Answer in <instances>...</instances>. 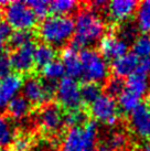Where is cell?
<instances>
[{
    "label": "cell",
    "mask_w": 150,
    "mask_h": 151,
    "mask_svg": "<svg viewBox=\"0 0 150 151\" xmlns=\"http://www.w3.org/2000/svg\"><path fill=\"white\" fill-rule=\"evenodd\" d=\"M33 39L34 33L32 32V30H17L11 34V38L9 40V44L11 47H13V50H16L18 47L25 45V44L32 43Z\"/></svg>",
    "instance_id": "cell-29"
},
{
    "label": "cell",
    "mask_w": 150,
    "mask_h": 151,
    "mask_svg": "<svg viewBox=\"0 0 150 151\" xmlns=\"http://www.w3.org/2000/svg\"><path fill=\"white\" fill-rule=\"evenodd\" d=\"M141 151H150V142H146L141 148Z\"/></svg>",
    "instance_id": "cell-36"
},
{
    "label": "cell",
    "mask_w": 150,
    "mask_h": 151,
    "mask_svg": "<svg viewBox=\"0 0 150 151\" xmlns=\"http://www.w3.org/2000/svg\"><path fill=\"white\" fill-rule=\"evenodd\" d=\"M105 24L97 13L91 9H84L79 12L75 20V32L71 44L73 47L81 50L93 45L104 38Z\"/></svg>",
    "instance_id": "cell-1"
},
{
    "label": "cell",
    "mask_w": 150,
    "mask_h": 151,
    "mask_svg": "<svg viewBox=\"0 0 150 151\" xmlns=\"http://www.w3.org/2000/svg\"><path fill=\"white\" fill-rule=\"evenodd\" d=\"M149 60H141L137 70L126 78V89L142 97L149 89Z\"/></svg>",
    "instance_id": "cell-12"
},
{
    "label": "cell",
    "mask_w": 150,
    "mask_h": 151,
    "mask_svg": "<svg viewBox=\"0 0 150 151\" xmlns=\"http://www.w3.org/2000/svg\"><path fill=\"white\" fill-rule=\"evenodd\" d=\"M133 53L138 59L147 60L150 59V35L141 34L133 43Z\"/></svg>",
    "instance_id": "cell-26"
},
{
    "label": "cell",
    "mask_w": 150,
    "mask_h": 151,
    "mask_svg": "<svg viewBox=\"0 0 150 151\" xmlns=\"http://www.w3.org/2000/svg\"><path fill=\"white\" fill-rule=\"evenodd\" d=\"M12 32V28L7 22L0 21V54L6 52L7 43H9Z\"/></svg>",
    "instance_id": "cell-33"
},
{
    "label": "cell",
    "mask_w": 150,
    "mask_h": 151,
    "mask_svg": "<svg viewBox=\"0 0 150 151\" xmlns=\"http://www.w3.org/2000/svg\"><path fill=\"white\" fill-rule=\"evenodd\" d=\"M65 67L63 65L62 61L55 60L49 65H46L44 68H42V76L44 80H51L56 81L62 80L63 77H65Z\"/></svg>",
    "instance_id": "cell-27"
},
{
    "label": "cell",
    "mask_w": 150,
    "mask_h": 151,
    "mask_svg": "<svg viewBox=\"0 0 150 151\" xmlns=\"http://www.w3.org/2000/svg\"><path fill=\"white\" fill-rule=\"evenodd\" d=\"M75 32V21L70 16L46 17L38 29L39 37L43 43L56 47H62L72 41Z\"/></svg>",
    "instance_id": "cell-2"
},
{
    "label": "cell",
    "mask_w": 150,
    "mask_h": 151,
    "mask_svg": "<svg viewBox=\"0 0 150 151\" xmlns=\"http://www.w3.org/2000/svg\"><path fill=\"white\" fill-rule=\"evenodd\" d=\"M23 84L20 74H10L4 78H0V115L8 108L14 97L18 96Z\"/></svg>",
    "instance_id": "cell-11"
},
{
    "label": "cell",
    "mask_w": 150,
    "mask_h": 151,
    "mask_svg": "<svg viewBox=\"0 0 150 151\" xmlns=\"http://www.w3.org/2000/svg\"><path fill=\"white\" fill-rule=\"evenodd\" d=\"M149 74H150V60H149Z\"/></svg>",
    "instance_id": "cell-39"
},
{
    "label": "cell",
    "mask_w": 150,
    "mask_h": 151,
    "mask_svg": "<svg viewBox=\"0 0 150 151\" xmlns=\"http://www.w3.org/2000/svg\"><path fill=\"white\" fill-rule=\"evenodd\" d=\"M35 44L34 42L25 44V45L18 47L10 54L12 68L17 72V74L29 73L34 68V52H35Z\"/></svg>",
    "instance_id": "cell-10"
},
{
    "label": "cell",
    "mask_w": 150,
    "mask_h": 151,
    "mask_svg": "<svg viewBox=\"0 0 150 151\" xmlns=\"http://www.w3.org/2000/svg\"><path fill=\"white\" fill-rule=\"evenodd\" d=\"M16 136L17 134L10 120L4 115H0V149L8 150V148L12 146Z\"/></svg>",
    "instance_id": "cell-20"
},
{
    "label": "cell",
    "mask_w": 150,
    "mask_h": 151,
    "mask_svg": "<svg viewBox=\"0 0 150 151\" xmlns=\"http://www.w3.org/2000/svg\"><path fill=\"white\" fill-rule=\"evenodd\" d=\"M97 132L98 125L95 120H88L84 126L69 128L60 151H94Z\"/></svg>",
    "instance_id": "cell-3"
},
{
    "label": "cell",
    "mask_w": 150,
    "mask_h": 151,
    "mask_svg": "<svg viewBox=\"0 0 150 151\" xmlns=\"http://www.w3.org/2000/svg\"><path fill=\"white\" fill-rule=\"evenodd\" d=\"M104 87L106 95H108L112 98L119 97L121 93L126 89V81H124V78H121V77L114 75L107 78V81L105 82Z\"/></svg>",
    "instance_id": "cell-28"
},
{
    "label": "cell",
    "mask_w": 150,
    "mask_h": 151,
    "mask_svg": "<svg viewBox=\"0 0 150 151\" xmlns=\"http://www.w3.org/2000/svg\"><path fill=\"white\" fill-rule=\"evenodd\" d=\"M137 29L138 27H135L133 23H125L120 27L119 29V33H118V37L124 40L128 43L130 42L131 40H136L137 39Z\"/></svg>",
    "instance_id": "cell-32"
},
{
    "label": "cell",
    "mask_w": 150,
    "mask_h": 151,
    "mask_svg": "<svg viewBox=\"0 0 150 151\" xmlns=\"http://www.w3.org/2000/svg\"><path fill=\"white\" fill-rule=\"evenodd\" d=\"M138 4L135 0H114L107 6L108 16L114 21H124L137 11Z\"/></svg>",
    "instance_id": "cell-15"
},
{
    "label": "cell",
    "mask_w": 150,
    "mask_h": 151,
    "mask_svg": "<svg viewBox=\"0 0 150 151\" xmlns=\"http://www.w3.org/2000/svg\"><path fill=\"white\" fill-rule=\"evenodd\" d=\"M130 126L138 137H150V104H140L130 114Z\"/></svg>",
    "instance_id": "cell-14"
},
{
    "label": "cell",
    "mask_w": 150,
    "mask_h": 151,
    "mask_svg": "<svg viewBox=\"0 0 150 151\" xmlns=\"http://www.w3.org/2000/svg\"><path fill=\"white\" fill-rule=\"evenodd\" d=\"M136 22L140 31L145 34L150 33V0L139 2L136 11Z\"/></svg>",
    "instance_id": "cell-21"
},
{
    "label": "cell",
    "mask_w": 150,
    "mask_h": 151,
    "mask_svg": "<svg viewBox=\"0 0 150 151\" xmlns=\"http://www.w3.org/2000/svg\"><path fill=\"white\" fill-rule=\"evenodd\" d=\"M37 151H49V150H45V149H40V150H37Z\"/></svg>",
    "instance_id": "cell-37"
},
{
    "label": "cell",
    "mask_w": 150,
    "mask_h": 151,
    "mask_svg": "<svg viewBox=\"0 0 150 151\" xmlns=\"http://www.w3.org/2000/svg\"><path fill=\"white\" fill-rule=\"evenodd\" d=\"M140 61L133 52H128L127 54L112 62V72L115 76L118 77H128L139 66Z\"/></svg>",
    "instance_id": "cell-17"
},
{
    "label": "cell",
    "mask_w": 150,
    "mask_h": 151,
    "mask_svg": "<svg viewBox=\"0 0 150 151\" xmlns=\"http://www.w3.org/2000/svg\"><path fill=\"white\" fill-rule=\"evenodd\" d=\"M22 96L32 106H42L50 103L46 97L42 80L35 76H28L22 84Z\"/></svg>",
    "instance_id": "cell-13"
},
{
    "label": "cell",
    "mask_w": 150,
    "mask_h": 151,
    "mask_svg": "<svg viewBox=\"0 0 150 151\" xmlns=\"http://www.w3.org/2000/svg\"><path fill=\"white\" fill-rule=\"evenodd\" d=\"M31 104L25 99L22 95H18L14 97L11 103L9 104L7 111H8L9 116L16 120H20L22 118H25L31 110Z\"/></svg>",
    "instance_id": "cell-19"
},
{
    "label": "cell",
    "mask_w": 150,
    "mask_h": 151,
    "mask_svg": "<svg viewBox=\"0 0 150 151\" xmlns=\"http://www.w3.org/2000/svg\"><path fill=\"white\" fill-rule=\"evenodd\" d=\"M38 122L42 130L49 134L62 131L64 127V114L61 106L55 103H46L41 106L38 114Z\"/></svg>",
    "instance_id": "cell-6"
},
{
    "label": "cell",
    "mask_w": 150,
    "mask_h": 151,
    "mask_svg": "<svg viewBox=\"0 0 150 151\" xmlns=\"http://www.w3.org/2000/svg\"><path fill=\"white\" fill-rule=\"evenodd\" d=\"M4 19L12 29L31 30L37 24L38 18L27 2L12 1L8 2L4 10Z\"/></svg>",
    "instance_id": "cell-5"
},
{
    "label": "cell",
    "mask_w": 150,
    "mask_h": 151,
    "mask_svg": "<svg viewBox=\"0 0 150 151\" xmlns=\"http://www.w3.org/2000/svg\"><path fill=\"white\" fill-rule=\"evenodd\" d=\"M88 120L87 111L83 108L66 110L64 113V126L67 128L84 126Z\"/></svg>",
    "instance_id": "cell-22"
},
{
    "label": "cell",
    "mask_w": 150,
    "mask_h": 151,
    "mask_svg": "<svg viewBox=\"0 0 150 151\" xmlns=\"http://www.w3.org/2000/svg\"><path fill=\"white\" fill-rule=\"evenodd\" d=\"M79 2L73 0H55L50 1V12L53 16H69L79 10Z\"/></svg>",
    "instance_id": "cell-25"
},
{
    "label": "cell",
    "mask_w": 150,
    "mask_h": 151,
    "mask_svg": "<svg viewBox=\"0 0 150 151\" xmlns=\"http://www.w3.org/2000/svg\"><path fill=\"white\" fill-rule=\"evenodd\" d=\"M11 71H12L11 56L9 53L4 52L0 54V78H4L6 76L10 75Z\"/></svg>",
    "instance_id": "cell-35"
},
{
    "label": "cell",
    "mask_w": 150,
    "mask_h": 151,
    "mask_svg": "<svg viewBox=\"0 0 150 151\" xmlns=\"http://www.w3.org/2000/svg\"><path fill=\"white\" fill-rule=\"evenodd\" d=\"M102 86L97 83H91V82H84L81 86V96L82 101L92 105L94 101H96L102 96Z\"/></svg>",
    "instance_id": "cell-23"
},
{
    "label": "cell",
    "mask_w": 150,
    "mask_h": 151,
    "mask_svg": "<svg viewBox=\"0 0 150 151\" xmlns=\"http://www.w3.org/2000/svg\"><path fill=\"white\" fill-rule=\"evenodd\" d=\"M7 151H12V150H7Z\"/></svg>",
    "instance_id": "cell-40"
},
{
    "label": "cell",
    "mask_w": 150,
    "mask_h": 151,
    "mask_svg": "<svg viewBox=\"0 0 150 151\" xmlns=\"http://www.w3.org/2000/svg\"><path fill=\"white\" fill-rule=\"evenodd\" d=\"M1 9V8H0ZM0 19H1V10H0ZM0 21H1V20H0Z\"/></svg>",
    "instance_id": "cell-38"
},
{
    "label": "cell",
    "mask_w": 150,
    "mask_h": 151,
    "mask_svg": "<svg viewBox=\"0 0 150 151\" xmlns=\"http://www.w3.org/2000/svg\"><path fill=\"white\" fill-rule=\"evenodd\" d=\"M32 146V140L29 136L27 134H21V136H16V139L13 141L12 151H28Z\"/></svg>",
    "instance_id": "cell-34"
},
{
    "label": "cell",
    "mask_w": 150,
    "mask_h": 151,
    "mask_svg": "<svg viewBox=\"0 0 150 151\" xmlns=\"http://www.w3.org/2000/svg\"><path fill=\"white\" fill-rule=\"evenodd\" d=\"M56 98L60 105L66 110L81 108L82 96H81V86L75 78L65 76L58 82Z\"/></svg>",
    "instance_id": "cell-7"
},
{
    "label": "cell",
    "mask_w": 150,
    "mask_h": 151,
    "mask_svg": "<svg viewBox=\"0 0 150 151\" xmlns=\"http://www.w3.org/2000/svg\"><path fill=\"white\" fill-rule=\"evenodd\" d=\"M128 43L118 35L109 33L104 35L100 42V53L105 60L115 61L128 53Z\"/></svg>",
    "instance_id": "cell-9"
},
{
    "label": "cell",
    "mask_w": 150,
    "mask_h": 151,
    "mask_svg": "<svg viewBox=\"0 0 150 151\" xmlns=\"http://www.w3.org/2000/svg\"><path fill=\"white\" fill-rule=\"evenodd\" d=\"M62 61L63 65L65 67V72L69 77L77 78L82 77V63L79 54V50L73 47L72 45L65 46L62 51Z\"/></svg>",
    "instance_id": "cell-16"
},
{
    "label": "cell",
    "mask_w": 150,
    "mask_h": 151,
    "mask_svg": "<svg viewBox=\"0 0 150 151\" xmlns=\"http://www.w3.org/2000/svg\"><path fill=\"white\" fill-rule=\"evenodd\" d=\"M128 145V138L125 132L123 131H115L108 137L107 147L110 151H123Z\"/></svg>",
    "instance_id": "cell-30"
},
{
    "label": "cell",
    "mask_w": 150,
    "mask_h": 151,
    "mask_svg": "<svg viewBox=\"0 0 150 151\" xmlns=\"http://www.w3.org/2000/svg\"><path fill=\"white\" fill-rule=\"evenodd\" d=\"M28 6L32 9L38 19H45L46 14L50 12V1L45 0H32L27 2Z\"/></svg>",
    "instance_id": "cell-31"
},
{
    "label": "cell",
    "mask_w": 150,
    "mask_h": 151,
    "mask_svg": "<svg viewBox=\"0 0 150 151\" xmlns=\"http://www.w3.org/2000/svg\"><path fill=\"white\" fill-rule=\"evenodd\" d=\"M56 49L46 43H40L35 46L34 52V62L35 66L39 68H44L46 65L55 61Z\"/></svg>",
    "instance_id": "cell-18"
},
{
    "label": "cell",
    "mask_w": 150,
    "mask_h": 151,
    "mask_svg": "<svg viewBox=\"0 0 150 151\" xmlns=\"http://www.w3.org/2000/svg\"><path fill=\"white\" fill-rule=\"evenodd\" d=\"M140 104H141V97L128 89H125L121 93L120 96L118 97V106L125 113L131 114Z\"/></svg>",
    "instance_id": "cell-24"
},
{
    "label": "cell",
    "mask_w": 150,
    "mask_h": 151,
    "mask_svg": "<svg viewBox=\"0 0 150 151\" xmlns=\"http://www.w3.org/2000/svg\"><path fill=\"white\" fill-rule=\"evenodd\" d=\"M82 63V78L84 82L97 83L106 82L108 77V66L105 59L98 51L94 49H84L79 53Z\"/></svg>",
    "instance_id": "cell-4"
},
{
    "label": "cell",
    "mask_w": 150,
    "mask_h": 151,
    "mask_svg": "<svg viewBox=\"0 0 150 151\" xmlns=\"http://www.w3.org/2000/svg\"><path fill=\"white\" fill-rule=\"evenodd\" d=\"M91 114L96 119V122H100L105 125L112 126L116 124L119 118L118 104L115 101V98L103 94L97 101L91 105Z\"/></svg>",
    "instance_id": "cell-8"
}]
</instances>
